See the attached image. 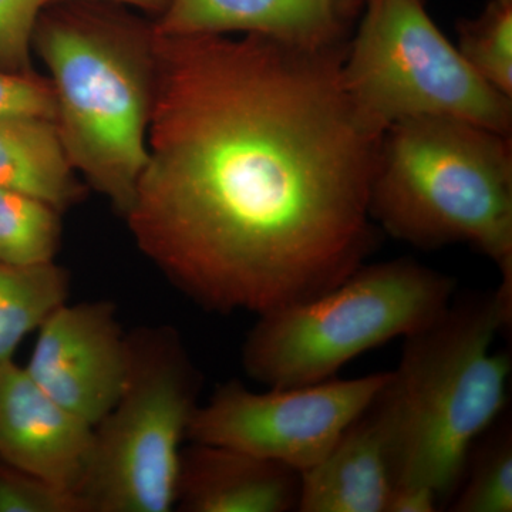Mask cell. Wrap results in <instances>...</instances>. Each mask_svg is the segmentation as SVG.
I'll return each mask as SVG.
<instances>
[{
  "instance_id": "5",
  "label": "cell",
  "mask_w": 512,
  "mask_h": 512,
  "mask_svg": "<svg viewBox=\"0 0 512 512\" xmlns=\"http://www.w3.org/2000/svg\"><path fill=\"white\" fill-rule=\"evenodd\" d=\"M456 293L453 276L414 259L365 262L329 291L258 315L242 366L266 387L325 382L357 356L429 325Z\"/></svg>"
},
{
  "instance_id": "8",
  "label": "cell",
  "mask_w": 512,
  "mask_h": 512,
  "mask_svg": "<svg viewBox=\"0 0 512 512\" xmlns=\"http://www.w3.org/2000/svg\"><path fill=\"white\" fill-rule=\"evenodd\" d=\"M390 372L254 392L238 380L215 389L188 426L192 443L234 448L303 473L322 461L389 383Z\"/></svg>"
},
{
  "instance_id": "15",
  "label": "cell",
  "mask_w": 512,
  "mask_h": 512,
  "mask_svg": "<svg viewBox=\"0 0 512 512\" xmlns=\"http://www.w3.org/2000/svg\"><path fill=\"white\" fill-rule=\"evenodd\" d=\"M70 276L55 262H0V369L15 362L22 340L67 302Z\"/></svg>"
},
{
  "instance_id": "17",
  "label": "cell",
  "mask_w": 512,
  "mask_h": 512,
  "mask_svg": "<svg viewBox=\"0 0 512 512\" xmlns=\"http://www.w3.org/2000/svg\"><path fill=\"white\" fill-rule=\"evenodd\" d=\"M62 237L60 212L22 192L0 188V262H53Z\"/></svg>"
},
{
  "instance_id": "11",
  "label": "cell",
  "mask_w": 512,
  "mask_h": 512,
  "mask_svg": "<svg viewBox=\"0 0 512 512\" xmlns=\"http://www.w3.org/2000/svg\"><path fill=\"white\" fill-rule=\"evenodd\" d=\"M365 0H170L163 35H258L306 50L348 45Z\"/></svg>"
},
{
  "instance_id": "23",
  "label": "cell",
  "mask_w": 512,
  "mask_h": 512,
  "mask_svg": "<svg viewBox=\"0 0 512 512\" xmlns=\"http://www.w3.org/2000/svg\"><path fill=\"white\" fill-rule=\"evenodd\" d=\"M62 2H76V0H46V6ZM89 2H109L116 3V5L134 6V8L141 9L148 15H153L156 19L160 18L170 5V0H89Z\"/></svg>"
},
{
  "instance_id": "6",
  "label": "cell",
  "mask_w": 512,
  "mask_h": 512,
  "mask_svg": "<svg viewBox=\"0 0 512 512\" xmlns=\"http://www.w3.org/2000/svg\"><path fill=\"white\" fill-rule=\"evenodd\" d=\"M127 338L126 386L94 426L79 495L87 512H170L202 380L173 328L138 329Z\"/></svg>"
},
{
  "instance_id": "21",
  "label": "cell",
  "mask_w": 512,
  "mask_h": 512,
  "mask_svg": "<svg viewBox=\"0 0 512 512\" xmlns=\"http://www.w3.org/2000/svg\"><path fill=\"white\" fill-rule=\"evenodd\" d=\"M0 116H37L56 119L52 82L39 74L0 72Z\"/></svg>"
},
{
  "instance_id": "13",
  "label": "cell",
  "mask_w": 512,
  "mask_h": 512,
  "mask_svg": "<svg viewBox=\"0 0 512 512\" xmlns=\"http://www.w3.org/2000/svg\"><path fill=\"white\" fill-rule=\"evenodd\" d=\"M301 473L234 448L181 450L175 508L184 512L298 511Z\"/></svg>"
},
{
  "instance_id": "20",
  "label": "cell",
  "mask_w": 512,
  "mask_h": 512,
  "mask_svg": "<svg viewBox=\"0 0 512 512\" xmlns=\"http://www.w3.org/2000/svg\"><path fill=\"white\" fill-rule=\"evenodd\" d=\"M46 0H0V72L35 73L32 37Z\"/></svg>"
},
{
  "instance_id": "2",
  "label": "cell",
  "mask_w": 512,
  "mask_h": 512,
  "mask_svg": "<svg viewBox=\"0 0 512 512\" xmlns=\"http://www.w3.org/2000/svg\"><path fill=\"white\" fill-rule=\"evenodd\" d=\"M512 322V284L454 296L404 339L380 392L393 440L394 484L430 488L446 507L476 441L505 414L510 350L494 348Z\"/></svg>"
},
{
  "instance_id": "16",
  "label": "cell",
  "mask_w": 512,
  "mask_h": 512,
  "mask_svg": "<svg viewBox=\"0 0 512 512\" xmlns=\"http://www.w3.org/2000/svg\"><path fill=\"white\" fill-rule=\"evenodd\" d=\"M504 416L471 448L463 478L447 505L451 511H512V429Z\"/></svg>"
},
{
  "instance_id": "1",
  "label": "cell",
  "mask_w": 512,
  "mask_h": 512,
  "mask_svg": "<svg viewBox=\"0 0 512 512\" xmlns=\"http://www.w3.org/2000/svg\"><path fill=\"white\" fill-rule=\"evenodd\" d=\"M345 52L154 29L148 157L124 218L201 308L258 316L306 301L376 247L382 136L346 92Z\"/></svg>"
},
{
  "instance_id": "3",
  "label": "cell",
  "mask_w": 512,
  "mask_h": 512,
  "mask_svg": "<svg viewBox=\"0 0 512 512\" xmlns=\"http://www.w3.org/2000/svg\"><path fill=\"white\" fill-rule=\"evenodd\" d=\"M32 49L52 74L55 123L70 163L126 217L148 157L153 22L116 3H53L37 18Z\"/></svg>"
},
{
  "instance_id": "10",
  "label": "cell",
  "mask_w": 512,
  "mask_h": 512,
  "mask_svg": "<svg viewBox=\"0 0 512 512\" xmlns=\"http://www.w3.org/2000/svg\"><path fill=\"white\" fill-rule=\"evenodd\" d=\"M93 440L94 427L37 386L25 367L0 369V461L79 495Z\"/></svg>"
},
{
  "instance_id": "7",
  "label": "cell",
  "mask_w": 512,
  "mask_h": 512,
  "mask_svg": "<svg viewBox=\"0 0 512 512\" xmlns=\"http://www.w3.org/2000/svg\"><path fill=\"white\" fill-rule=\"evenodd\" d=\"M346 92L367 126L446 117L511 136L512 99L460 55L426 0H365L342 62Z\"/></svg>"
},
{
  "instance_id": "18",
  "label": "cell",
  "mask_w": 512,
  "mask_h": 512,
  "mask_svg": "<svg viewBox=\"0 0 512 512\" xmlns=\"http://www.w3.org/2000/svg\"><path fill=\"white\" fill-rule=\"evenodd\" d=\"M457 35L468 66L512 99V0H488L477 18L458 22Z\"/></svg>"
},
{
  "instance_id": "22",
  "label": "cell",
  "mask_w": 512,
  "mask_h": 512,
  "mask_svg": "<svg viewBox=\"0 0 512 512\" xmlns=\"http://www.w3.org/2000/svg\"><path fill=\"white\" fill-rule=\"evenodd\" d=\"M441 505L440 498L423 485H393L386 512H436Z\"/></svg>"
},
{
  "instance_id": "19",
  "label": "cell",
  "mask_w": 512,
  "mask_h": 512,
  "mask_svg": "<svg viewBox=\"0 0 512 512\" xmlns=\"http://www.w3.org/2000/svg\"><path fill=\"white\" fill-rule=\"evenodd\" d=\"M0 512H87L82 498L0 461Z\"/></svg>"
},
{
  "instance_id": "4",
  "label": "cell",
  "mask_w": 512,
  "mask_h": 512,
  "mask_svg": "<svg viewBox=\"0 0 512 512\" xmlns=\"http://www.w3.org/2000/svg\"><path fill=\"white\" fill-rule=\"evenodd\" d=\"M369 212L413 247L467 244L512 274L511 136L446 117L393 124L377 148Z\"/></svg>"
},
{
  "instance_id": "14",
  "label": "cell",
  "mask_w": 512,
  "mask_h": 512,
  "mask_svg": "<svg viewBox=\"0 0 512 512\" xmlns=\"http://www.w3.org/2000/svg\"><path fill=\"white\" fill-rule=\"evenodd\" d=\"M55 120L0 116V188L22 192L59 212L83 200Z\"/></svg>"
},
{
  "instance_id": "12",
  "label": "cell",
  "mask_w": 512,
  "mask_h": 512,
  "mask_svg": "<svg viewBox=\"0 0 512 512\" xmlns=\"http://www.w3.org/2000/svg\"><path fill=\"white\" fill-rule=\"evenodd\" d=\"M393 440L379 396L316 466L301 473L299 512H386Z\"/></svg>"
},
{
  "instance_id": "9",
  "label": "cell",
  "mask_w": 512,
  "mask_h": 512,
  "mask_svg": "<svg viewBox=\"0 0 512 512\" xmlns=\"http://www.w3.org/2000/svg\"><path fill=\"white\" fill-rule=\"evenodd\" d=\"M28 366L37 386L96 426L117 403L128 375V338L107 301L63 303L42 323Z\"/></svg>"
}]
</instances>
